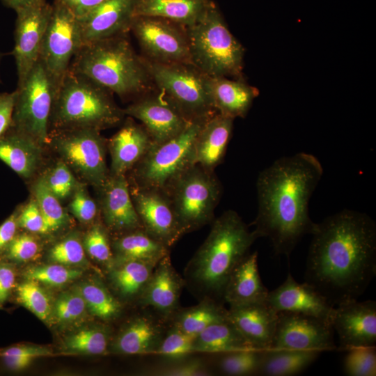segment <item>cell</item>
Instances as JSON below:
<instances>
[{
	"label": "cell",
	"instance_id": "obj_1",
	"mask_svg": "<svg viewBox=\"0 0 376 376\" xmlns=\"http://www.w3.org/2000/svg\"><path fill=\"white\" fill-rule=\"evenodd\" d=\"M304 281L332 306L358 299L376 274V224L366 213L343 210L317 223Z\"/></svg>",
	"mask_w": 376,
	"mask_h": 376
},
{
	"label": "cell",
	"instance_id": "obj_2",
	"mask_svg": "<svg viewBox=\"0 0 376 376\" xmlns=\"http://www.w3.org/2000/svg\"><path fill=\"white\" fill-rule=\"evenodd\" d=\"M322 174L318 159L303 152L281 157L260 173L258 212L250 226L258 238L269 239L276 254L289 257L302 237L314 232L317 223L308 205Z\"/></svg>",
	"mask_w": 376,
	"mask_h": 376
},
{
	"label": "cell",
	"instance_id": "obj_3",
	"mask_svg": "<svg viewBox=\"0 0 376 376\" xmlns=\"http://www.w3.org/2000/svg\"><path fill=\"white\" fill-rule=\"evenodd\" d=\"M211 225L206 239L185 266L183 279L185 288L198 301L209 299L224 304L229 277L258 237L234 210L224 212Z\"/></svg>",
	"mask_w": 376,
	"mask_h": 376
},
{
	"label": "cell",
	"instance_id": "obj_4",
	"mask_svg": "<svg viewBox=\"0 0 376 376\" xmlns=\"http://www.w3.org/2000/svg\"><path fill=\"white\" fill-rule=\"evenodd\" d=\"M126 34L82 45L70 67L120 98L143 95L151 81L143 58Z\"/></svg>",
	"mask_w": 376,
	"mask_h": 376
},
{
	"label": "cell",
	"instance_id": "obj_5",
	"mask_svg": "<svg viewBox=\"0 0 376 376\" xmlns=\"http://www.w3.org/2000/svg\"><path fill=\"white\" fill-rule=\"evenodd\" d=\"M112 93L69 69L54 97L49 132L70 129L99 131L120 125L125 116Z\"/></svg>",
	"mask_w": 376,
	"mask_h": 376
},
{
	"label": "cell",
	"instance_id": "obj_6",
	"mask_svg": "<svg viewBox=\"0 0 376 376\" xmlns=\"http://www.w3.org/2000/svg\"><path fill=\"white\" fill-rule=\"evenodd\" d=\"M185 31L193 66L207 77L240 78L244 47L231 33L213 2Z\"/></svg>",
	"mask_w": 376,
	"mask_h": 376
},
{
	"label": "cell",
	"instance_id": "obj_7",
	"mask_svg": "<svg viewBox=\"0 0 376 376\" xmlns=\"http://www.w3.org/2000/svg\"><path fill=\"white\" fill-rule=\"evenodd\" d=\"M205 120L191 121L175 137L161 143H153L127 173L129 184L166 193L188 168L195 164L194 143Z\"/></svg>",
	"mask_w": 376,
	"mask_h": 376
},
{
	"label": "cell",
	"instance_id": "obj_8",
	"mask_svg": "<svg viewBox=\"0 0 376 376\" xmlns=\"http://www.w3.org/2000/svg\"><path fill=\"white\" fill-rule=\"evenodd\" d=\"M214 171L198 164L188 168L165 193L185 235L211 224L222 194Z\"/></svg>",
	"mask_w": 376,
	"mask_h": 376
},
{
	"label": "cell",
	"instance_id": "obj_9",
	"mask_svg": "<svg viewBox=\"0 0 376 376\" xmlns=\"http://www.w3.org/2000/svg\"><path fill=\"white\" fill-rule=\"evenodd\" d=\"M64 162L76 178L96 190L107 180V139L94 129H70L49 132L47 149Z\"/></svg>",
	"mask_w": 376,
	"mask_h": 376
},
{
	"label": "cell",
	"instance_id": "obj_10",
	"mask_svg": "<svg viewBox=\"0 0 376 376\" xmlns=\"http://www.w3.org/2000/svg\"><path fill=\"white\" fill-rule=\"evenodd\" d=\"M144 61L151 81L189 120H205L217 113L207 93L206 76L191 64Z\"/></svg>",
	"mask_w": 376,
	"mask_h": 376
},
{
	"label": "cell",
	"instance_id": "obj_11",
	"mask_svg": "<svg viewBox=\"0 0 376 376\" xmlns=\"http://www.w3.org/2000/svg\"><path fill=\"white\" fill-rule=\"evenodd\" d=\"M15 91L12 127L47 148L49 118L56 91L39 60Z\"/></svg>",
	"mask_w": 376,
	"mask_h": 376
},
{
	"label": "cell",
	"instance_id": "obj_12",
	"mask_svg": "<svg viewBox=\"0 0 376 376\" xmlns=\"http://www.w3.org/2000/svg\"><path fill=\"white\" fill-rule=\"evenodd\" d=\"M80 47L77 17L65 6L54 1L39 61L43 65L56 92Z\"/></svg>",
	"mask_w": 376,
	"mask_h": 376
},
{
	"label": "cell",
	"instance_id": "obj_13",
	"mask_svg": "<svg viewBox=\"0 0 376 376\" xmlns=\"http://www.w3.org/2000/svg\"><path fill=\"white\" fill-rule=\"evenodd\" d=\"M147 60L162 63L191 64L185 27L169 20L134 16L130 30Z\"/></svg>",
	"mask_w": 376,
	"mask_h": 376
},
{
	"label": "cell",
	"instance_id": "obj_14",
	"mask_svg": "<svg viewBox=\"0 0 376 376\" xmlns=\"http://www.w3.org/2000/svg\"><path fill=\"white\" fill-rule=\"evenodd\" d=\"M333 331L329 322L315 316L280 311L270 349L334 350Z\"/></svg>",
	"mask_w": 376,
	"mask_h": 376
},
{
	"label": "cell",
	"instance_id": "obj_15",
	"mask_svg": "<svg viewBox=\"0 0 376 376\" xmlns=\"http://www.w3.org/2000/svg\"><path fill=\"white\" fill-rule=\"evenodd\" d=\"M52 10V5L45 0L16 13L15 45L11 53L17 68V86L24 82L39 60Z\"/></svg>",
	"mask_w": 376,
	"mask_h": 376
},
{
	"label": "cell",
	"instance_id": "obj_16",
	"mask_svg": "<svg viewBox=\"0 0 376 376\" xmlns=\"http://www.w3.org/2000/svg\"><path fill=\"white\" fill-rule=\"evenodd\" d=\"M131 198L143 230L171 249L185 233L168 196L163 191L129 184Z\"/></svg>",
	"mask_w": 376,
	"mask_h": 376
},
{
	"label": "cell",
	"instance_id": "obj_17",
	"mask_svg": "<svg viewBox=\"0 0 376 376\" xmlns=\"http://www.w3.org/2000/svg\"><path fill=\"white\" fill-rule=\"evenodd\" d=\"M331 326L338 334L340 350L375 346L376 301L355 299L338 304Z\"/></svg>",
	"mask_w": 376,
	"mask_h": 376
},
{
	"label": "cell",
	"instance_id": "obj_18",
	"mask_svg": "<svg viewBox=\"0 0 376 376\" xmlns=\"http://www.w3.org/2000/svg\"><path fill=\"white\" fill-rule=\"evenodd\" d=\"M123 111L125 116L141 121L155 143L175 137L191 122L161 93L143 95L124 108Z\"/></svg>",
	"mask_w": 376,
	"mask_h": 376
},
{
	"label": "cell",
	"instance_id": "obj_19",
	"mask_svg": "<svg viewBox=\"0 0 376 376\" xmlns=\"http://www.w3.org/2000/svg\"><path fill=\"white\" fill-rule=\"evenodd\" d=\"M97 191L100 217L109 233L118 235L143 228L131 198L126 175L109 173Z\"/></svg>",
	"mask_w": 376,
	"mask_h": 376
},
{
	"label": "cell",
	"instance_id": "obj_20",
	"mask_svg": "<svg viewBox=\"0 0 376 376\" xmlns=\"http://www.w3.org/2000/svg\"><path fill=\"white\" fill-rule=\"evenodd\" d=\"M136 0H106L77 18L81 47L126 34L134 17Z\"/></svg>",
	"mask_w": 376,
	"mask_h": 376
},
{
	"label": "cell",
	"instance_id": "obj_21",
	"mask_svg": "<svg viewBox=\"0 0 376 376\" xmlns=\"http://www.w3.org/2000/svg\"><path fill=\"white\" fill-rule=\"evenodd\" d=\"M267 303L276 311L315 316L331 324L334 306L313 285L298 283L290 273L276 289L269 291Z\"/></svg>",
	"mask_w": 376,
	"mask_h": 376
},
{
	"label": "cell",
	"instance_id": "obj_22",
	"mask_svg": "<svg viewBox=\"0 0 376 376\" xmlns=\"http://www.w3.org/2000/svg\"><path fill=\"white\" fill-rule=\"evenodd\" d=\"M184 288L185 280L174 268L170 253L156 264L138 303L143 308L152 309L168 322L180 306V298Z\"/></svg>",
	"mask_w": 376,
	"mask_h": 376
},
{
	"label": "cell",
	"instance_id": "obj_23",
	"mask_svg": "<svg viewBox=\"0 0 376 376\" xmlns=\"http://www.w3.org/2000/svg\"><path fill=\"white\" fill-rule=\"evenodd\" d=\"M168 327L166 320L148 311L123 327L111 343L112 351L124 354H155Z\"/></svg>",
	"mask_w": 376,
	"mask_h": 376
},
{
	"label": "cell",
	"instance_id": "obj_24",
	"mask_svg": "<svg viewBox=\"0 0 376 376\" xmlns=\"http://www.w3.org/2000/svg\"><path fill=\"white\" fill-rule=\"evenodd\" d=\"M228 317L252 349H270L277 312L267 301L231 306L228 309Z\"/></svg>",
	"mask_w": 376,
	"mask_h": 376
},
{
	"label": "cell",
	"instance_id": "obj_25",
	"mask_svg": "<svg viewBox=\"0 0 376 376\" xmlns=\"http://www.w3.org/2000/svg\"><path fill=\"white\" fill-rule=\"evenodd\" d=\"M152 143L145 127L127 116L120 130L107 139V150L111 156L109 173L127 175Z\"/></svg>",
	"mask_w": 376,
	"mask_h": 376
},
{
	"label": "cell",
	"instance_id": "obj_26",
	"mask_svg": "<svg viewBox=\"0 0 376 376\" xmlns=\"http://www.w3.org/2000/svg\"><path fill=\"white\" fill-rule=\"evenodd\" d=\"M46 149L13 127L0 139V159L26 181L41 173Z\"/></svg>",
	"mask_w": 376,
	"mask_h": 376
},
{
	"label": "cell",
	"instance_id": "obj_27",
	"mask_svg": "<svg viewBox=\"0 0 376 376\" xmlns=\"http://www.w3.org/2000/svg\"><path fill=\"white\" fill-rule=\"evenodd\" d=\"M234 119L216 113L203 124L194 143V161L210 171L222 163L232 136Z\"/></svg>",
	"mask_w": 376,
	"mask_h": 376
},
{
	"label": "cell",
	"instance_id": "obj_28",
	"mask_svg": "<svg viewBox=\"0 0 376 376\" xmlns=\"http://www.w3.org/2000/svg\"><path fill=\"white\" fill-rule=\"evenodd\" d=\"M206 88L215 111L233 119L244 117L258 94L240 79L206 76Z\"/></svg>",
	"mask_w": 376,
	"mask_h": 376
},
{
	"label": "cell",
	"instance_id": "obj_29",
	"mask_svg": "<svg viewBox=\"0 0 376 376\" xmlns=\"http://www.w3.org/2000/svg\"><path fill=\"white\" fill-rule=\"evenodd\" d=\"M268 292L259 274L258 252H249L231 273L225 288L224 301L230 306L266 302Z\"/></svg>",
	"mask_w": 376,
	"mask_h": 376
},
{
	"label": "cell",
	"instance_id": "obj_30",
	"mask_svg": "<svg viewBox=\"0 0 376 376\" xmlns=\"http://www.w3.org/2000/svg\"><path fill=\"white\" fill-rule=\"evenodd\" d=\"M211 2L210 0H136L134 16L162 18L185 27L195 23Z\"/></svg>",
	"mask_w": 376,
	"mask_h": 376
},
{
	"label": "cell",
	"instance_id": "obj_31",
	"mask_svg": "<svg viewBox=\"0 0 376 376\" xmlns=\"http://www.w3.org/2000/svg\"><path fill=\"white\" fill-rule=\"evenodd\" d=\"M111 240L113 264L127 260L158 262L171 249L150 236L143 228L114 235Z\"/></svg>",
	"mask_w": 376,
	"mask_h": 376
},
{
	"label": "cell",
	"instance_id": "obj_32",
	"mask_svg": "<svg viewBox=\"0 0 376 376\" xmlns=\"http://www.w3.org/2000/svg\"><path fill=\"white\" fill-rule=\"evenodd\" d=\"M157 262L127 260L108 269L113 290L121 298L139 301Z\"/></svg>",
	"mask_w": 376,
	"mask_h": 376
},
{
	"label": "cell",
	"instance_id": "obj_33",
	"mask_svg": "<svg viewBox=\"0 0 376 376\" xmlns=\"http://www.w3.org/2000/svg\"><path fill=\"white\" fill-rule=\"evenodd\" d=\"M228 319V309L223 304L205 299L192 306H180L169 318L168 324L186 334L197 336L208 326Z\"/></svg>",
	"mask_w": 376,
	"mask_h": 376
},
{
	"label": "cell",
	"instance_id": "obj_34",
	"mask_svg": "<svg viewBox=\"0 0 376 376\" xmlns=\"http://www.w3.org/2000/svg\"><path fill=\"white\" fill-rule=\"evenodd\" d=\"M194 353L222 354L253 350L229 319L215 322L196 336Z\"/></svg>",
	"mask_w": 376,
	"mask_h": 376
},
{
	"label": "cell",
	"instance_id": "obj_35",
	"mask_svg": "<svg viewBox=\"0 0 376 376\" xmlns=\"http://www.w3.org/2000/svg\"><path fill=\"white\" fill-rule=\"evenodd\" d=\"M320 352L282 349L263 350L257 375L290 376L298 374L311 365Z\"/></svg>",
	"mask_w": 376,
	"mask_h": 376
},
{
	"label": "cell",
	"instance_id": "obj_36",
	"mask_svg": "<svg viewBox=\"0 0 376 376\" xmlns=\"http://www.w3.org/2000/svg\"><path fill=\"white\" fill-rule=\"evenodd\" d=\"M88 311L104 321L116 319L123 310L122 302L98 279H90L77 287Z\"/></svg>",
	"mask_w": 376,
	"mask_h": 376
},
{
	"label": "cell",
	"instance_id": "obj_37",
	"mask_svg": "<svg viewBox=\"0 0 376 376\" xmlns=\"http://www.w3.org/2000/svg\"><path fill=\"white\" fill-rule=\"evenodd\" d=\"M30 191L42 212L50 234L61 230L68 224V212L49 191L40 173L32 180Z\"/></svg>",
	"mask_w": 376,
	"mask_h": 376
},
{
	"label": "cell",
	"instance_id": "obj_38",
	"mask_svg": "<svg viewBox=\"0 0 376 376\" xmlns=\"http://www.w3.org/2000/svg\"><path fill=\"white\" fill-rule=\"evenodd\" d=\"M109 331L105 327H94L79 330L63 342L64 350L75 354H104L109 345Z\"/></svg>",
	"mask_w": 376,
	"mask_h": 376
},
{
	"label": "cell",
	"instance_id": "obj_39",
	"mask_svg": "<svg viewBox=\"0 0 376 376\" xmlns=\"http://www.w3.org/2000/svg\"><path fill=\"white\" fill-rule=\"evenodd\" d=\"M85 251L95 261L109 269L113 265V255L109 232L102 221L91 224L82 239Z\"/></svg>",
	"mask_w": 376,
	"mask_h": 376
},
{
	"label": "cell",
	"instance_id": "obj_40",
	"mask_svg": "<svg viewBox=\"0 0 376 376\" xmlns=\"http://www.w3.org/2000/svg\"><path fill=\"white\" fill-rule=\"evenodd\" d=\"M263 352L246 350L219 354L218 368L227 375H257Z\"/></svg>",
	"mask_w": 376,
	"mask_h": 376
},
{
	"label": "cell",
	"instance_id": "obj_41",
	"mask_svg": "<svg viewBox=\"0 0 376 376\" xmlns=\"http://www.w3.org/2000/svg\"><path fill=\"white\" fill-rule=\"evenodd\" d=\"M56 160L40 174L49 191L62 202L70 198L79 181L64 162Z\"/></svg>",
	"mask_w": 376,
	"mask_h": 376
},
{
	"label": "cell",
	"instance_id": "obj_42",
	"mask_svg": "<svg viewBox=\"0 0 376 376\" xmlns=\"http://www.w3.org/2000/svg\"><path fill=\"white\" fill-rule=\"evenodd\" d=\"M87 306L77 290L62 292L56 299L52 317L59 324H70L82 320L86 314Z\"/></svg>",
	"mask_w": 376,
	"mask_h": 376
},
{
	"label": "cell",
	"instance_id": "obj_43",
	"mask_svg": "<svg viewBox=\"0 0 376 376\" xmlns=\"http://www.w3.org/2000/svg\"><path fill=\"white\" fill-rule=\"evenodd\" d=\"M18 301L42 321L52 318V307L48 295L38 282L27 279L17 288Z\"/></svg>",
	"mask_w": 376,
	"mask_h": 376
},
{
	"label": "cell",
	"instance_id": "obj_44",
	"mask_svg": "<svg viewBox=\"0 0 376 376\" xmlns=\"http://www.w3.org/2000/svg\"><path fill=\"white\" fill-rule=\"evenodd\" d=\"M83 272L66 265L54 263L39 265L28 269L24 275L26 279L52 287H59L81 276Z\"/></svg>",
	"mask_w": 376,
	"mask_h": 376
},
{
	"label": "cell",
	"instance_id": "obj_45",
	"mask_svg": "<svg viewBox=\"0 0 376 376\" xmlns=\"http://www.w3.org/2000/svg\"><path fill=\"white\" fill-rule=\"evenodd\" d=\"M48 258L54 263L66 266L85 263L86 256L82 240L76 232L68 235L49 249Z\"/></svg>",
	"mask_w": 376,
	"mask_h": 376
},
{
	"label": "cell",
	"instance_id": "obj_46",
	"mask_svg": "<svg viewBox=\"0 0 376 376\" xmlns=\"http://www.w3.org/2000/svg\"><path fill=\"white\" fill-rule=\"evenodd\" d=\"M195 337L169 325L155 354L170 359H178L194 353Z\"/></svg>",
	"mask_w": 376,
	"mask_h": 376
},
{
	"label": "cell",
	"instance_id": "obj_47",
	"mask_svg": "<svg viewBox=\"0 0 376 376\" xmlns=\"http://www.w3.org/2000/svg\"><path fill=\"white\" fill-rule=\"evenodd\" d=\"M343 369L350 376L376 375L375 346L361 347L347 350Z\"/></svg>",
	"mask_w": 376,
	"mask_h": 376
},
{
	"label": "cell",
	"instance_id": "obj_48",
	"mask_svg": "<svg viewBox=\"0 0 376 376\" xmlns=\"http://www.w3.org/2000/svg\"><path fill=\"white\" fill-rule=\"evenodd\" d=\"M67 211L85 224L91 225L100 217L97 201L89 194L87 185L81 182L70 197Z\"/></svg>",
	"mask_w": 376,
	"mask_h": 376
},
{
	"label": "cell",
	"instance_id": "obj_49",
	"mask_svg": "<svg viewBox=\"0 0 376 376\" xmlns=\"http://www.w3.org/2000/svg\"><path fill=\"white\" fill-rule=\"evenodd\" d=\"M33 234L31 233L16 234L3 248L6 256L11 260L19 263L36 259L40 253V244L38 238Z\"/></svg>",
	"mask_w": 376,
	"mask_h": 376
},
{
	"label": "cell",
	"instance_id": "obj_50",
	"mask_svg": "<svg viewBox=\"0 0 376 376\" xmlns=\"http://www.w3.org/2000/svg\"><path fill=\"white\" fill-rule=\"evenodd\" d=\"M147 373L148 375L160 376H207L212 373L210 368L198 359H189L153 368Z\"/></svg>",
	"mask_w": 376,
	"mask_h": 376
},
{
	"label": "cell",
	"instance_id": "obj_51",
	"mask_svg": "<svg viewBox=\"0 0 376 376\" xmlns=\"http://www.w3.org/2000/svg\"><path fill=\"white\" fill-rule=\"evenodd\" d=\"M18 227L33 234L49 235L45 219L34 197L20 205L17 218Z\"/></svg>",
	"mask_w": 376,
	"mask_h": 376
},
{
	"label": "cell",
	"instance_id": "obj_52",
	"mask_svg": "<svg viewBox=\"0 0 376 376\" xmlns=\"http://www.w3.org/2000/svg\"><path fill=\"white\" fill-rule=\"evenodd\" d=\"M16 91L0 93V139L13 125V114Z\"/></svg>",
	"mask_w": 376,
	"mask_h": 376
},
{
	"label": "cell",
	"instance_id": "obj_53",
	"mask_svg": "<svg viewBox=\"0 0 376 376\" xmlns=\"http://www.w3.org/2000/svg\"><path fill=\"white\" fill-rule=\"evenodd\" d=\"M17 355L31 358L52 356V351L45 347L33 345H21L9 347L0 352L1 357Z\"/></svg>",
	"mask_w": 376,
	"mask_h": 376
},
{
	"label": "cell",
	"instance_id": "obj_54",
	"mask_svg": "<svg viewBox=\"0 0 376 376\" xmlns=\"http://www.w3.org/2000/svg\"><path fill=\"white\" fill-rule=\"evenodd\" d=\"M19 210L20 205L0 225V250L3 249L17 234Z\"/></svg>",
	"mask_w": 376,
	"mask_h": 376
},
{
	"label": "cell",
	"instance_id": "obj_55",
	"mask_svg": "<svg viewBox=\"0 0 376 376\" xmlns=\"http://www.w3.org/2000/svg\"><path fill=\"white\" fill-rule=\"evenodd\" d=\"M106 0H55L65 6L77 18L81 17Z\"/></svg>",
	"mask_w": 376,
	"mask_h": 376
},
{
	"label": "cell",
	"instance_id": "obj_56",
	"mask_svg": "<svg viewBox=\"0 0 376 376\" xmlns=\"http://www.w3.org/2000/svg\"><path fill=\"white\" fill-rule=\"evenodd\" d=\"M15 280V272L8 265H0V303L8 298Z\"/></svg>",
	"mask_w": 376,
	"mask_h": 376
},
{
	"label": "cell",
	"instance_id": "obj_57",
	"mask_svg": "<svg viewBox=\"0 0 376 376\" xmlns=\"http://www.w3.org/2000/svg\"><path fill=\"white\" fill-rule=\"evenodd\" d=\"M7 366L14 370H19L26 368L33 358L17 355L3 357Z\"/></svg>",
	"mask_w": 376,
	"mask_h": 376
},
{
	"label": "cell",
	"instance_id": "obj_58",
	"mask_svg": "<svg viewBox=\"0 0 376 376\" xmlns=\"http://www.w3.org/2000/svg\"><path fill=\"white\" fill-rule=\"evenodd\" d=\"M8 8L14 10L16 13L29 8L45 0H1Z\"/></svg>",
	"mask_w": 376,
	"mask_h": 376
},
{
	"label": "cell",
	"instance_id": "obj_59",
	"mask_svg": "<svg viewBox=\"0 0 376 376\" xmlns=\"http://www.w3.org/2000/svg\"><path fill=\"white\" fill-rule=\"evenodd\" d=\"M3 54L0 52V63H1V59L3 58ZM0 83H1V77H0Z\"/></svg>",
	"mask_w": 376,
	"mask_h": 376
},
{
	"label": "cell",
	"instance_id": "obj_60",
	"mask_svg": "<svg viewBox=\"0 0 376 376\" xmlns=\"http://www.w3.org/2000/svg\"><path fill=\"white\" fill-rule=\"evenodd\" d=\"M0 306H1V305H0Z\"/></svg>",
	"mask_w": 376,
	"mask_h": 376
}]
</instances>
